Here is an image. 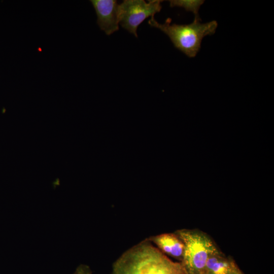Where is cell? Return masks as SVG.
Segmentation results:
<instances>
[{"instance_id": "3", "label": "cell", "mask_w": 274, "mask_h": 274, "mask_svg": "<svg viewBox=\"0 0 274 274\" xmlns=\"http://www.w3.org/2000/svg\"><path fill=\"white\" fill-rule=\"evenodd\" d=\"M175 233L184 244L182 261L186 274H204L209 257L218 252L212 240L202 232L188 229Z\"/></svg>"}, {"instance_id": "2", "label": "cell", "mask_w": 274, "mask_h": 274, "mask_svg": "<svg viewBox=\"0 0 274 274\" xmlns=\"http://www.w3.org/2000/svg\"><path fill=\"white\" fill-rule=\"evenodd\" d=\"M199 18H194L189 24H171L168 18L163 24L159 23L151 17L148 24L160 29L170 39L175 47L189 57H194L200 50L202 39L213 35L217 27L216 21L201 23Z\"/></svg>"}, {"instance_id": "10", "label": "cell", "mask_w": 274, "mask_h": 274, "mask_svg": "<svg viewBox=\"0 0 274 274\" xmlns=\"http://www.w3.org/2000/svg\"><path fill=\"white\" fill-rule=\"evenodd\" d=\"M230 274H243L236 267Z\"/></svg>"}, {"instance_id": "5", "label": "cell", "mask_w": 274, "mask_h": 274, "mask_svg": "<svg viewBox=\"0 0 274 274\" xmlns=\"http://www.w3.org/2000/svg\"><path fill=\"white\" fill-rule=\"evenodd\" d=\"M95 11L97 23L106 35H111L118 30L119 5L115 0L90 1Z\"/></svg>"}, {"instance_id": "9", "label": "cell", "mask_w": 274, "mask_h": 274, "mask_svg": "<svg viewBox=\"0 0 274 274\" xmlns=\"http://www.w3.org/2000/svg\"><path fill=\"white\" fill-rule=\"evenodd\" d=\"M92 272L90 267L84 264H80L72 274H92Z\"/></svg>"}, {"instance_id": "11", "label": "cell", "mask_w": 274, "mask_h": 274, "mask_svg": "<svg viewBox=\"0 0 274 274\" xmlns=\"http://www.w3.org/2000/svg\"><path fill=\"white\" fill-rule=\"evenodd\" d=\"M204 274H209V273H207V272H206V273H204Z\"/></svg>"}, {"instance_id": "7", "label": "cell", "mask_w": 274, "mask_h": 274, "mask_svg": "<svg viewBox=\"0 0 274 274\" xmlns=\"http://www.w3.org/2000/svg\"><path fill=\"white\" fill-rule=\"evenodd\" d=\"M236 267L232 261L224 258L218 251L208 259L206 271L209 274H230Z\"/></svg>"}, {"instance_id": "8", "label": "cell", "mask_w": 274, "mask_h": 274, "mask_svg": "<svg viewBox=\"0 0 274 274\" xmlns=\"http://www.w3.org/2000/svg\"><path fill=\"white\" fill-rule=\"evenodd\" d=\"M204 1L193 0H172L169 1V4L171 7H181L185 9L187 11L192 12L195 18H199L198 10L200 7L203 4Z\"/></svg>"}, {"instance_id": "4", "label": "cell", "mask_w": 274, "mask_h": 274, "mask_svg": "<svg viewBox=\"0 0 274 274\" xmlns=\"http://www.w3.org/2000/svg\"><path fill=\"white\" fill-rule=\"evenodd\" d=\"M160 0H125L119 5V24L138 37V26L146 19L159 12L162 8Z\"/></svg>"}, {"instance_id": "1", "label": "cell", "mask_w": 274, "mask_h": 274, "mask_svg": "<svg viewBox=\"0 0 274 274\" xmlns=\"http://www.w3.org/2000/svg\"><path fill=\"white\" fill-rule=\"evenodd\" d=\"M111 274H186L181 262L170 260L148 238L124 251L113 263Z\"/></svg>"}, {"instance_id": "6", "label": "cell", "mask_w": 274, "mask_h": 274, "mask_svg": "<svg viewBox=\"0 0 274 274\" xmlns=\"http://www.w3.org/2000/svg\"><path fill=\"white\" fill-rule=\"evenodd\" d=\"M149 240L161 252L182 261L184 244L176 233H162L149 237Z\"/></svg>"}]
</instances>
